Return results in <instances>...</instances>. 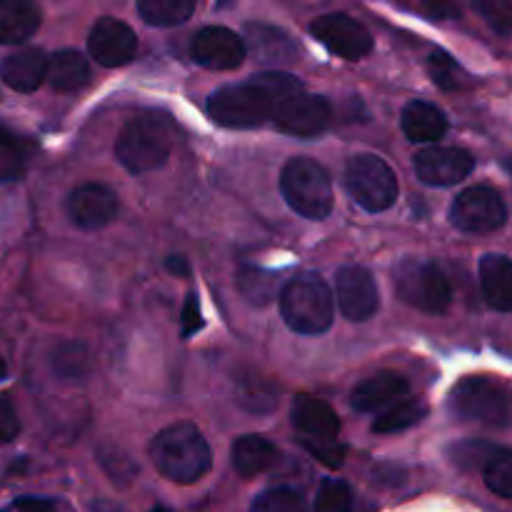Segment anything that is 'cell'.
<instances>
[{
	"mask_svg": "<svg viewBox=\"0 0 512 512\" xmlns=\"http://www.w3.org/2000/svg\"><path fill=\"white\" fill-rule=\"evenodd\" d=\"M295 93H303V85L293 75L260 73L248 83L215 90L208 100V113L225 128H255L273 120L275 110Z\"/></svg>",
	"mask_w": 512,
	"mask_h": 512,
	"instance_id": "6da1fadb",
	"label": "cell"
},
{
	"mask_svg": "<svg viewBox=\"0 0 512 512\" xmlns=\"http://www.w3.org/2000/svg\"><path fill=\"white\" fill-rule=\"evenodd\" d=\"M150 458L163 478L190 485L210 470L213 455L193 423H175L160 430L150 445Z\"/></svg>",
	"mask_w": 512,
	"mask_h": 512,
	"instance_id": "7a4b0ae2",
	"label": "cell"
},
{
	"mask_svg": "<svg viewBox=\"0 0 512 512\" xmlns=\"http://www.w3.org/2000/svg\"><path fill=\"white\" fill-rule=\"evenodd\" d=\"M280 313L290 330L300 335H320L333 325V290L320 275L305 273L290 280L280 293Z\"/></svg>",
	"mask_w": 512,
	"mask_h": 512,
	"instance_id": "3957f363",
	"label": "cell"
},
{
	"mask_svg": "<svg viewBox=\"0 0 512 512\" xmlns=\"http://www.w3.org/2000/svg\"><path fill=\"white\" fill-rule=\"evenodd\" d=\"M280 190L290 208L310 220L328 218L333 210V183L313 158H293L280 175Z\"/></svg>",
	"mask_w": 512,
	"mask_h": 512,
	"instance_id": "277c9868",
	"label": "cell"
},
{
	"mask_svg": "<svg viewBox=\"0 0 512 512\" xmlns=\"http://www.w3.org/2000/svg\"><path fill=\"white\" fill-rule=\"evenodd\" d=\"M170 128L163 118L138 115L118 135L115 155L130 173H150L170 158Z\"/></svg>",
	"mask_w": 512,
	"mask_h": 512,
	"instance_id": "5b68a950",
	"label": "cell"
},
{
	"mask_svg": "<svg viewBox=\"0 0 512 512\" xmlns=\"http://www.w3.org/2000/svg\"><path fill=\"white\" fill-rule=\"evenodd\" d=\"M395 288L405 305L423 310L428 315H443L450 308V283L443 270L430 260L405 258L393 270Z\"/></svg>",
	"mask_w": 512,
	"mask_h": 512,
	"instance_id": "8992f818",
	"label": "cell"
},
{
	"mask_svg": "<svg viewBox=\"0 0 512 512\" xmlns=\"http://www.w3.org/2000/svg\"><path fill=\"white\" fill-rule=\"evenodd\" d=\"M450 410L458 420L488 428H508L510 398L500 383L490 378H465L450 393Z\"/></svg>",
	"mask_w": 512,
	"mask_h": 512,
	"instance_id": "52a82bcc",
	"label": "cell"
},
{
	"mask_svg": "<svg viewBox=\"0 0 512 512\" xmlns=\"http://www.w3.org/2000/svg\"><path fill=\"white\" fill-rule=\"evenodd\" d=\"M350 195L370 213H383L398 200V178L393 168L378 155H355L345 170Z\"/></svg>",
	"mask_w": 512,
	"mask_h": 512,
	"instance_id": "ba28073f",
	"label": "cell"
},
{
	"mask_svg": "<svg viewBox=\"0 0 512 512\" xmlns=\"http://www.w3.org/2000/svg\"><path fill=\"white\" fill-rule=\"evenodd\" d=\"M450 220L463 233H493L508 220V205L500 193L488 185L468 188L455 198Z\"/></svg>",
	"mask_w": 512,
	"mask_h": 512,
	"instance_id": "9c48e42d",
	"label": "cell"
},
{
	"mask_svg": "<svg viewBox=\"0 0 512 512\" xmlns=\"http://www.w3.org/2000/svg\"><path fill=\"white\" fill-rule=\"evenodd\" d=\"M310 33L325 45L330 53L345 60H360L373 50V35L363 23L345 13L320 15L310 23Z\"/></svg>",
	"mask_w": 512,
	"mask_h": 512,
	"instance_id": "30bf717a",
	"label": "cell"
},
{
	"mask_svg": "<svg viewBox=\"0 0 512 512\" xmlns=\"http://www.w3.org/2000/svg\"><path fill=\"white\" fill-rule=\"evenodd\" d=\"M335 295H338V305L343 315L353 323H363V320L373 318L378 313L380 295L378 285L370 270L363 265H345L335 275Z\"/></svg>",
	"mask_w": 512,
	"mask_h": 512,
	"instance_id": "8fae6325",
	"label": "cell"
},
{
	"mask_svg": "<svg viewBox=\"0 0 512 512\" xmlns=\"http://www.w3.org/2000/svg\"><path fill=\"white\" fill-rule=\"evenodd\" d=\"M273 120L280 133L295 135V138H313L328 128L333 120V110H330L328 100L320 95L295 93L275 110Z\"/></svg>",
	"mask_w": 512,
	"mask_h": 512,
	"instance_id": "7c38bea8",
	"label": "cell"
},
{
	"mask_svg": "<svg viewBox=\"0 0 512 512\" xmlns=\"http://www.w3.org/2000/svg\"><path fill=\"white\" fill-rule=\"evenodd\" d=\"M88 53L103 68H120L138 53V35L118 18H100L88 35Z\"/></svg>",
	"mask_w": 512,
	"mask_h": 512,
	"instance_id": "4fadbf2b",
	"label": "cell"
},
{
	"mask_svg": "<svg viewBox=\"0 0 512 512\" xmlns=\"http://www.w3.org/2000/svg\"><path fill=\"white\" fill-rule=\"evenodd\" d=\"M245 53H248V48H245L243 38L233 30L220 28V25L203 28L190 45V55H193L195 63L210 70L238 68L245 60Z\"/></svg>",
	"mask_w": 512,
	"mask_h": 512,
	"instance_id": "5bb4252c",
	"label": "cell"
},
{
	"mask_svg": "<svg viewBox=\"0 0 512 512\" xmlns=\"http://www.w3.org/2000/svg\"><path fill=\"white\" fill-rule=\"evenodd\" d=\"M475 168V158L463 148H425L415 155V173L423 183L448 188L468 178Z\"/></svg>",
	"mask_w": 512,
	"mask_h": 512,
	"instance_id": "9a60e30c",
	"label": "cell"
},
{
	"mask_svg": "<svg viewBox=\"0 0 512 512\" xmlns=\"http://www.w3.org/2000/svg\"><path fill=\"white\" fill-rule=\"evenodd\" d=\"M68 215L78 228L100 230L118 215V198L105 185L85 183L70 193Z\"/></svg>",
	"mask_w": 512,
	"mask_h": 512,
	"instance_id": "2e32d148",
	"label": "cell"
},
{
	"mask_svg": "<svg viewBox=\"0 0 512 512\" xmlns=\"http://www.w3.org/2000/svg\"><path fill=\"white\" fill-rule=\"evenodd\" d=\"M293 428L298 430L300 443L310 440H338L340 418L325 400L310 398V395H298L293 403Z\"/></svg>",
	"mask_w": 512,
	"mask_h": 512,
	"instance_id": "e0dca14e",
	"label": "cell"
},
{
	"mask_svg": "<svg viewBox=\"0 0 512 512\" xmlns=\"http://www.w3.org/2000/svg\"><path fill=\"white\" fill-rule=\"evenodd\" d=\"M48 75V55L40 48H20L0 63V78L18 93H33Z\"/></svg>",
	"mask_w": 512,
	"mask_h": 512,
	"instance_id": "ac0fdd59",
	"label": "cell"
},
{
	"mask_svg": "<svg viewBox=\"0 0 512 512\" xmlns=\"http://www.w3.org/2000/svg\"><path fill=\"white\" fill-rule=\"evenodd\" d=\"M408 395V380L393 370H383V373L370 375L368 380L358 385L350 395V405L360 413H373V410L385 408V405L398 403L400 398Z\"/></svg>",
	"mask_w": 512,
	"mask_h": 512,
	"instance_id": "d6986e66",
	"label": "cell"
},
{
	"mask_svg": "<svg viewBox=\"0 0 512 512\" xmlns=\"http://www.w3.org/2000/svg\"><path fill=\"white\" fill-rule=\"evenodd\" d=\"M40 18L35 0H0V45H20L33 38Z\"/></svg>",
	"mask_w": 512,
	"mask_h": 512,
	"instance_id": "ffe728a7",
	"label": "cell"
},
{
	"mask_svg": "<svg viewBox=\"0 0 512 512\" xmlns=\"http://www.w3.org/2000/svg\"><path fill=\"white\" fill-rule=\"evenodd\" d=\"M480 285L488 305L500 313L512 310V263L510 258L490 253L480 260Z\"/></svg>",
	"mask_w": 512,
	"mask_h": 512,
	"instance_id": "44dd1931",
	"label": "cell"
},
{
	"mask_svg": "<svg viewBox=\"0 0 512 512\" xmlns=\"http://www.w3.org/2000/svg\"><path fill=\"white\" fill-rule=\"evenodd\" d=\"M403 130L413 143H435L448 133V118L438 105L428 100H413L403 110Z\"/></svg>",
	"mask_w": 512,
	"mask_h": 512,
	"instance_id": "7402d4cb",
	"label": "cell"
},
{
	"mask_svg": "<svg viewBox=\"0 0 512 512\" xmlns=\"http://www.w3.org/2000/svg\"><path fill=\"white\" fill-rule=\"evenodd\" d=\"M45 78L60 93H75L90 83V63L78 50H58V53H53V58H48V75Z\"/></svg>",
	"mask_w": 512,
	"mask_h": 512,
	"instance_id": "603a6c76",
	"label": "cell"
},
{
	"mask_svg": "<svg viewBox=\"0 0 512 512\" xmlns=\"http://www.w3.org/2000/svg\"><path fill=\"white\" fill-rule=\"evenodd\" d=\"M230 455H233V468L238 470V475L255 478L275 463L278 450L270 440L260 438V435H243V438L235 440Z\"/></svg>",
	"mask_w": 512,
	"mask_h": 512,
	"instance_id": "cb8c5ba5",
	"label": "cell"
},
{
	"mask_svg": "<svg viewBox=\"0 0 512 512\" xmlns=\"http://www.w3.org/2000/svg\"><path fill=\"white\" fill-rule=\"evenodd\" d=\"M248 40L260 63H290L298 53V45L273 25H248Z\"/></svg>",
	"mask_w": 512,
	"mask_h": 512,
	"instance_id": "d4e9b609",
	"label": "cell"
},
{
	"mask_svg": "<svg viewBox=\"0 0 512 512\" xmlns=\"http://www.w3.org/2000/svg\"><path fill=\"white\" fill-rule=\"evenodd\" d=\"M50 368L58 375L60 380H68V383H80L90 375V353L83 343H75V340H68V343H60L58 348L50 355Z\"/></svg>",
	"mask_w": 512,
	"mask_h": 512,
	"instance_id": "484cf974",
	"label": "cell"
},
{
	"mask_svg": "<svg viewBox=\"0 0 512 512\" xmlns=\"http://www.w3.org/2000/svg\"><path fill=\"white\" fill-rule=\"evenodd\" d=\"M428 415V403L420 398H408V400H398L393 403V408L383 410V413L375 418L373 430L378 435H388V433H400V430H408L413 425L423 423V418Z\"/></svg>",
	"mask_w": 512,
	"mask_h": 512,
	"instance_id": "4316f807",
	"label": "cell"
},
{
	"mask_svg": "<svg viewBox=\"0 0 512 512\" xmlns=\"http://www.w3.org/2000/svg\"><path fill=\"white\" fill-rule=\"evenodd\" d=\"M235 395H238V403L250 413H270L278 405V388L273 385V380L263 378L258 373H248L238 378Z\"/></svg>",
	"mask_w": 512,
	"mask_h": 512,
	"instance_id": "83f0119b",
	"label": "cell"
},
{
	"mask_svg": "<svg viewBox=\"0 0 512 512\" xmlns=\"http://www.w3.org/2000/svg\"><path fill=\"white\" fill-rule=\"evenodd\" d=\"M198 0H138L140 18L155 28H173L195 13Z\"/></svg>",
	"mask_w": 512,
	"mask_h": 512,
	"instance_id": "f1b7e54d",
	"label": "cell"
},
{
	"mask_svg": "<svg viewBox=\"0 0 512 512\" xmlns=\"http://www.w3.org/2000/svg\"><path fill=\"white\" fill-rule=\"evenodd\" d=\"M28 163V145L13 130L0 125V180H15Z\"/></svg>",
	"mask_w": 512,
	"mask_h": 512,
	"instance_id": "f546056e",
	"label": "cell"
},
{
	"mask_svg": "<svg viewBox=\"0 0 512 512\" xmlns=\"http://www.w3.org/2000/svg\"><path fill=\"white\" fill-rule=\"evenodd\" d=\"M485 485L500 498H512V453L508 448H498L483 465Z\"/></svg>",
	"mask_w": 512,
	"mask_h": 512,
	"instance_id": "4dcf8cb0",
	"label": "cell"
},
{
	"mask_svg": "<svg viewBox=\"0 0 512 512\" xmlns=\"http://www.w3.org/2000/svg\"><path fill=\"white\" fill-rule=\"evenodd\" d=\"M250 512H308L305 498L293 488H273L260 493L250 505Z\"/></svg>",
	"mask_w": 512,
	"mask_h": 512,
	"instance_id": "1f68e13d",
	"label": "cell"
},
{
	"mask_svg": "<svg viewBox=\"0 0 512 512\" xmlns=\"http://www.w3.org/2000/svg\"><path fill=\"white\" fill-rule=\"evenodd\" d=\"M428 73L443 90H460L468 85V75L458 65V60L450 58L445 50H435L428 58Z\"/></svg>",
	"mask_w": 512,
	"mask_h": 512,
	"instance_id": "d6a6232c",
	"label": "cell"
},
{
	"mask_svg": "<svg viewBox=\"0 0 512 512\" xmlns=\"http://www.w3.org/2000/svg\"><path fill=\"white\" fill-rule=\"evenodd\" d=\"M275 285H278V280H275V275L268 273V270L245 268V270H240V275H238L240 293H243L245 298L255 305L268 303L275 293Z\"/></svg>",
	"mask_w": 512,
	"mask_h": 512,
	"instance_id": "836d02e7",
	"label": "cell"
},
{
	"mask_svg": "<svg viewBox=\"0 0 512 512\" xmlns=\"http://www.w3.org/2000/svg\"><path fill=\"white\" fill-rule=\"evenodd\" d=\"M353 510V490L343 480L328 478L318 490L315 512H350Z\"/></svg>",
	"mask_w": 512,
	"mask_h": 512,
	"instance_id": "e575fe53",
	"label": "cell"
},
{
	"mask_svg": "<svg viewBox=\"0 0 512 512\" xmlns=\"http://www.w3.org/2000/svg\"><path fill=\"white\" fill-rule=\"evenodd\" d=\"M98 458H100V465H103L105 473L110 475V480H115V483H120V485H125L128 480H133L135 473H138V465L130 460V455L123 453L120 448H115V445L100 448Z\"/></svg>",
	"mask_w": 512,
	"mask_h": 512,
	"instance_id": "d590c367",
	"label": "cell"
},
{
	"mask_svg": "<svg viewBox=\"0 0 512 512\" xmlns=\"http://www.w3.org/2000/svg\"><path fill=\"white\" fill-rule=\"evenodd\" d=\"M473 8L480 18L490 25L498 35H510L512 28V5L510 0H473Z\"/></svg>",
	"mask_w": 512,
	"mask_h": 512,
	"instance_id": "8d00e7d4",
	"label": "cell"
},
{
	"mask_svg": "<svg viewBox=\"0 0 512 512\" xmlns=\"http://www.w3.org/2000/svg\"><path fill=\"white\" fill-rule=\"evenodd\" d=\"M495 450H498V445L483 443V440H468V443L455 445V448L450 450V455H453V463H458L460 468L470 470V468H483Z\"/></svg>",
	"mask_w": 512,
	"mask_h": 512,
	"instance_id": "74e56055",
	"label": "cell"
},
{
	"mask_svg": "<svg viewBox=\"0 0 512 512\" xmlns=\"http://www.w3.org/2000/svg\"><path fill=\"white\" fill-rule=\"evenodd\" d=\"M313 458H318L325 468H340L345 463V445H340L338 440H310L303 443Z\"/></svg>",
	"mask_w": 512,
	"mask_h": 512,
	"instance_id": "f35d334b",
	"label": "cell"
},
{
	"mask_svg": "<svg viewBox=\"0 0 512 512\" xmlns=\"http://www.w3.org/2000/svg\"><path fill=\"white\" fill-rule=\"evenodd\" d=\"M20 420L10 395H0V443H10L18 438Z\"/></svg>",
	"mask_w": 512,
	"mask_h": 512,
	"instance_id": "ab89813d",
	"label": "cell"
},
{
	"mask_svg": "<svg viewBox=\"0 0 512 512\" xmlns=\"http://www.w3.org/2000/svg\"><path fill=\"white\" fill-rule=\"evenodd\" d=\"M203 313H200V300L198 295L190 293L188 300H185L183 308V335L185 338H193L200 328H203Z\"/></svg>",
	"mask_w": 512,
	"mask_h": 512,
	"instance_id": "60d3db41",
	"label": "cell"
},
{
	"mask_svg": "<svg viewBox=\"0 0 512 512\" xmlns=\"http://www.w3.org/2000/svg\"><path fill=\"white\" fill-rule=\"evenodd\" d=\"M423 8L438 20L460 18V0H423Z\"/></svg>",
	"mask_w": 512,
	"mask_h": 512,
	"instance_id": "b9f144b4",
	"label": "cell"
},
{
	"mask_svg": "<svg viewBox=\"0 0 512 512\" xmlns=\"http://www.w3.org/2000/svg\"><path fill=\"white\" fill-rule=\"evenodd\" d=\"M15 510H20V512H58L53 500H48V498H18L15 500Z\"/></svg>",
	"mask_w": 512,
	"mask_h": 512,
	"instance_id": "7bdbcfd3",
	"label": "cell"
},
{
	"mask_svg": "<svg viewBox=\"0 0 512 512\" xmlns=\"http://www.w3.org/2000/svg\"><path fill=\"white\" fill-rule=\"evenodd\" d=\"M165 268H168L170 273L178 275V278H185V275H190V265H188V260L183 258V255H170V258L165 260Z\"/></svg>",
	"mask_w": 512,
	"mask_h": 512,
	"instance_id": "ee69618b",
	"label": "cell"
},
{
	"mask_svg": "<svg viewBox=\"0 0 512 512\" xmlns=\"http://www.w3.org/2000/svg\"><path fill=\"white\" fill-rule=\"evenodd\" d=\"M93 512H128L123 505L113 503V500H95Z\"/></svg>",
	"mask_w": 512,
	"mask_h": 512,
	"instance_id": "f6af8a7d",
	"label": "cell"
},
{
	"mask_svg": "<svg viewBox=\"0 0 512 512\" xmlns=\"http://www.w3.org/2000/svg\"><path fill=\"white\" fill-rule=\"evenodd\" d=\"M5 375H8V368H5V363H3V360H0V380H3Z\"/></svg>",
	"mask_w": 512,
	"mask_h": 512,
	"instance_id": "bcb514c9",
	"label": "cell"
},
{
	"mask_svg": "<svg viewBox=\"0 0 512 512\" xmlns=\"http://www.w3.org/2000/svg\"><path fill=\"white\" fill-rule=\"evenodd\" d=\"M153 512H173V510H168V508H153Z\"/></svg>",
	"mask_w": 512,
	"mask_h": 512,
	"instance_id": "7dc6e473",
	"label": "cell"
}]
</instances>
